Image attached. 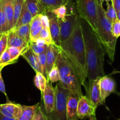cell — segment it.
<instances>
[{
	"label": "cell",
	"instance_id": "obj_29",
	"mask_svg": "<svg viewBox=\"0 0 120 120\" xmlns=\"http://www.w3.org/2000/svg\"><path fill=\"white\" fill-rule=\"evenodd\" d=\"M24 3L25 0H15L14 10V25H15L18 19V18L20 16V14H21Z\"/></svg>",
	"mask_w": 120,
	"mask_h": 120
},
{
	"label": "cell",
	"instance_id": "obj_9",
	"mask_svg": "<svg viewBox=\"0 0 120 120\" xmlns=\"http://www.w3.org/2000/svg\"><path fill=\"white\" fill-rule=\"evenodd\" d=\"M84 94L78 91L69 90L67 100V120H78V104L81 96Z\"/></svg>",
	"mask_w": 120,
	"mask_h": 120
},
{
	"label": "cell",
	"instance_id": "obj_27",
	"mask_svg": "<svg viewBox=\"0 0 120 120\" xmlns=\"http://www.w3.org/2000/svg\"><path fill=\"white\" fill-rule=\"evenodd\" d=\"M106 3H107V9L105 13V16L110 21V22L113 23L118 19L117 14H116V11L114 9V6L112 4L111 2V3L110 2H106Z\"/></svg>",
	"mask_w": 120,
	"mask_h": 120
},
{
	"label": "cell",
	"instance_id": "obj_15",
	"mask_svg": "<svg viewBox=\"0 0 120 120\" xmlns=\"http://www.w3.org/2000/svg\"><path fill=\"white\" fill-rule=\"evenodd\" d=\"M0 112L4 116L18 120L22 113V105L11 102L0 104Z\"/></svg>",
	"mask_w": 120,
	"mask_h": 120
},
{
	"label": "cell",
	"instance_id": "obj_14",
	"mask_svg": "<svg viewBox=\"0 0 120 120\" xmlns=\"http://www.w3.org/2000/svg\"><path fill=\"white\" fill-rule=\"evenodd\" d=\"M60 49L59 46L54 43L49 44L46 51V77L47 79L48 73L55 65Z\"/></svg>",
	"mask_w": 120,
	"mask_h": 120
},
{
	"label": "cell",
	"instance_id": "obj_38",
	"mask_svg": "<svg viewBox=\"0 0 120 120\" xmlns=\"http://www.w3.org/2000/svg\"><path fill=\"white\" fill-rule=\"evenodd\" d=\"M112 32L113 35L117 38L120 36V20L117 19L112 23Z\"/></svg>",
	"mask_w": 120,
	"mask_h": 120
},
{
	"label": "cell",
	"instance_id": "obj_45",
	"mask_svg": "<svg viewBox=\"0 0 120 120\" xmlns=\"http://www.w3.org/2000/svg\"><path fill=\"white\" fill-rule=\"evenodd\" d=\"M117 18H118V19L120 20V9L117 12Z\"/></svg>",
	"mask_w": 120,
	"mask_h": 120
},
{
	"label": "cell",
	"instance_id": "obj_8",
	"mask_svg": "<svg viewBox=\"0 0 120 120\" xmlns=\"http://www.w3.org/2000/svg\"><path fill=\"white\" fill-rule=\"evenodd\" d=\"M100 78L90 80H88L87 86L85 84L84 85L87 91L85 96L88 97L92 104L96 108L100 105H104L101 101L100 95Z\"/></svg>",
	"mask_w": 120,
	"mask_h": 120
},
{
	"label": "cell",
	"instance_id": "obj_49",
	"mask_svg": "<svg viewBox=\"0 0 120 120\" xmlns=\"http://www.w3.org/2000/svg\"><path fill=\"white\" fill-rule=\"evenodd\" d=\"M1 35H2V34H0V38H1Z\"/></svg>",
	"mask_w": 120,
	"mask_h": 120
},
{
	"label": "cell",
	"instance_id": "obj_41",
	"mask_svg": "<svg viewBox=\"0 0 120 120\" xmlns=\"http://www.w3.org/2000/svg\"><path fill=\"white\" fill-rule=\"evenodd\" d=\"M41 20L43 27H49V19L47 15H41Z\"/></svg>",
	"mask_w": 120,
	"mask_h": 120
},
{
	"label": "cell",
	"instance_id": "obj_28",
	"mask_svg": "<svg viewBox=\"0 0 120 120\" xmlns=\"http://www.w3.org/2000/svg\"><path fill=\"white\" fill-rule=\"evenodd\" d=\"M36 39H42L44 40L48 45L53 43L50 31H49V27H43L41 31H40V34H38V35L36 37V38L35 39V40Z\"/></svg>",
	"mask_w": 120,
	"mask_h": 120
},
{
	"label": "cell",
	"instance_id": "obj_1",
	"mask_svg": "<svg viewBox=\"0 0 120 120\" xmlns=\"http://www.w3.org/2000/svg\"><path fill=\"white\" fill-rule=\"evenodd\" d=\"M81 19L85 48L87 79L90 80L101 78L105 76L104 64L105 50L96 33L87 21L81 18Z\"/></svg>",
	"mask_w": 120,
	"mask_h": 120
},
{
	"label": "cell",
	"instance_id": "obj_43",
	"mask_svg": "<svg viewBox=\"0 0 120 120\" xmlns=\"http://www.w3.org/2000/svg\"><path fill=\"white\" fill-rule=\"evenodd\" d=\"M0 120H16L14 118H9V117H7V116H5L4 115H2V114L0 112Z\"/></svg>",
	"mask_w": 120,
	"mask_h": 120
},
{
	"label": "cell",
	"instance_id": "obj_31",
	"mask_svg": "<svg viewBox=\"0 0 120 120\" xmlns=\"http://www.w3.org/2000/svg\"><path fill=\"white\" fill-rule=\"evenodd\" d=\"M60 76L58 67L56 65L54 66L52 69L50 70L48 74L47 80L49 81L51 83H53L60 81Z\"/></svg>",
	"mask_w": 120,
	"mask_h": 120
},
{
	"label": "cell",
	"instance_id": "obj_26",
	"mask_svg": "<svg viewBox=\"0 0 120 120\" xmlns=\"http://www.w3.org/2000/svg\"><path fill=\"white\" fill-rule=\"evenodd\" d=\"M9 32L7 18L2 9L1 1L0 0V34H8Z\"/></svg>",
	"mask_w": 120,
	"mask_h": 120
},
{
	"label": "cell",
	"instance_id": "obj_3",
	"mask_svg": "<svg viewBox=\"0 0 120 120\" xmlns=\"http://www.w3.org/2000/svg\"><path fill=\"white\" fill-rule=\"evenodd\" d=\"M55 65L58 67L60 73V85L64 89L78 91L83 94L81 86L84 85L85 81L76 66L61 49Z\"/></svg>",
	"mask_w": 120,
	"mask_h": 120
},
{
	"label": "cell",
	"instance_id": "obj_48",
	"mask_svg": "<svg viewBox=\"0 0 120 120\" xmlns=\"http://www.w3.org/2000/svg\"><path fill=\"white\" fill-rule=\"evenodd\" d=\"M103 1H105L106 2H110L111 0H103Z\"/></svg>",
	"mask_w": 120,
	"mask_h": 120
},
{
	"label": "cell",
	"instance_id": "obj_47",
	"mask_svg": "<svg viewBox=\"0 0 120 120\" xmlns=\"http://www.w3.org/2000/svg\"><path fill=\"white\" fill-rule=\"evenodd\" d=\"M4 66H1L0 65V71H1V70H2V69H3L4 68Z\"/></svg>",
	"mask_w": 120,
	"mask_h": 120
},
{
	"label": "cell",
	"instance_id": "obj_7",
	"mask_svg": "<svg viewBox=\"0 0 120 120\" xmlns=\"http://www.w3.org/2000/svg\"><path fill=\"white\" fill-rule=\"evenodd\" d=\"M70 13H68L65 17L64 20L58 19L60 28V39L61 42L68 39L76 27L78 14L76 11V7L71 6L70 7Z\"/></svg>",
	"mask_w": 120,
	"mask_h": 120
},
{
	"label": "cell",
	"instance_id": "obj_39",
	"mask_svg": "<svg viewBox=\"0 0 120 120\" xmlns=\"http://www.w3.org/2000/svg\"><path fill=\"white\" fill-rule=\"evenodd\" d=\"M43 28V26L41 25L40 26L37 27L36 28L34 29V30H32V31H31V41H34V40H35V39L36 38L37 36L38 35V34H40V31L41 30V29Z\"/></svg>",
	"mask_w": 120,
	"mask_h": 120
},
{
	"label": "cell",
	"instance_id": "obj_19",
	"mask_svg": "<svg viewBox=\"0 0 120 120\" xmlns=\"http://www.w3.org/2000/svg\"><path fill=\"white\" fill-rule=\"evenodd\" d=\"M28 44L29 43L20 38L14 30L8 33V48L12 46L25 48L28 46Z\"/></svg>",
	"mask_w": 120,
	"mask_h": 120
},
{
	"label": "cell",
	"instance_id": "obj_18",
	"mask_svg": "<svg viewBox=\"0 0 120 120\" xmlns=\"http://www.w3.org/2000/svg\"><path fill=\"white\" fill-rule=\"evenodd\" d=\"M25 2L32 17L38 15H46L48 11L37 0H25Z\"/></svg>",
	"mask_w": 120,
	"mask_h": 120
},
{
	"label": "cell",
	"instance_id": "obj_46",
	"mask_svg": "<svg viewBox=\"0 0 120 120\" xmlns=\"http://www.w3.org/2000/svg\"><path fill=\"white\" fill-rule=\"evenodd\" d=\"M116 73L120 74V71H118V70H114V71L112 72V74H116Z\"/></svg>",
	"mask_w": 120,
	"mask_h": 120
},
{
	"label": "cell",
	"instance_id": "obj_30",
	"mask_svg": "<svg viewBox=\"0 0 120 120\" xmlns=\"http://www.w3.org/2000/svg\"><path fill=\"white\" fill-rule=\"evenodd\" d=\"M51 11L56 15L58 19H60L61 20H64L65 17L67 14V11H68L67 4L62 5L58 7H56V8L52 9Z\"/></svg>",
	"mask_w": 120,
	"mask_h": 120
},
{
	"label": "cell",
	"instance_id": "obj_20",
	"mask_svg": "<svg viewBox=\"0 0 120 120\" xmlns=\"http://www.w3.org/2000/svg\"><path fill=\"white\" fill-rule=\"evenodd\" d=\"M40 103L34 105H22V113L20 118L16 120H32L37 111Z\"/></svg>",
	"mask_w": 120,
	"mask_h": 120
},
{
	"label": "cell",
	"instance_id": "obj_44",
	"mask_svg": "<svg viewBox=\"0 0 120 120\" xmlns=\"http://www.w3.org/2000/svg\"><path fill=\"white\" fill-rule=\"evenodd\" d=\"M89 120H96V117H95V116H91V117L89 118Z\"/></svg>",
	"mask_w": 120,
	"mask_h": 120
},
{
	"label": "cell",
	"instance_id": "obj_36",
	"mask_svg": "<svg viewBox=\"0 0 120 120\" xmlns=\"http://www.w3.org/2000/svg\"><path fill=\"white\" fill-rule=\"evenodd\" d=\"M47 51V50H46ZM46 51L40 55H37L39 63L40 64L41 69H42L43 75L46 77ZM47 78V77H46Z\"/></svg>",
	"mask_w": 120,
	"mask_h": 120
},
{
	"label": "cell",
	"instance_id": "obj_32",
	"mask_svg": "<svg viewBox=\"0 0 120 120\" xmlns=\"http://www.w3.org/2000/svg\"><path fill=\"white\" fill-rule=\"evenodd\" d=\"M48 45H47L44 46H40L38 45L34 41H31L28 44V46L29 48L32 50L33 52L34 53L36 54V55H38L44 52L47 50V47H48Z\"/></svg>",
	"mask_w": 120,
	"mask_h": 120
},
{
	"label": "cell",
	"instance_id": "obj_22",
	"mask_svg": "<svg viewBox=\"0 0 120 120\" xmlns=\"http://www.w3.org/2000/svg\"><path fill=\"white\" fill-rule=\"evenodd\" d=\"M13 30L15 32L24 40L28 43H29L31 41V26L30 23L24 25L19 28L14 29Z\"/></svg>",
	"mask_w": 120,
	"mask_h": 120
},
{
	"label": "cell",
	"instance_id": "obj_50",
	"mask_svg": "<svg viewBox=\"0 0 120 120\" xmlns=\"http://www.w3.org/2000/svg\"><path fill=\"white\" fill-rule=\"evenodd\" d=\"M1 54H0V57H1Z\"/></svg>",
	"mask_w": 120,
	"mask_h": 120
},
{
	"label": "cell",
	"instance_id": "obj_11",
	"mask_svg": "<svg viewBox=\"0 0 120 120\" xmlns=\"http://www.w3.org/2000/svg\"><path fill=\"white\" fill-rule=\"evenodd\" d=\"M45 110L47 113L52 112L55 107V88L49 81L47 80L45 88L42 93Z\"/></svg>",
	"mask_w": 120,
	"mask_h": 120
},
{
	"label": "cell",
	"instance_id": "obj_23",
	"mask_svg": "<svg viewBox=\"0 0 120 120\" xmlns=\"http://www.w3.org/2000/svg\"><path fill=\"white\" fill-rule=\"evenodd\" d=\"M48 11H51L54 8L62 5H66L69 0H37Z\"/></svg>",
	"mask_w": 120,
	"mask_h": 120
},
{
	"label": "cell",
	"instance_id": "obj_40",
	"mask_svg": "<svg viewBox=\"0 0 120 120\" xmlns=\"http://www.w3.org/2000/svg\"><path fill=\"white\" fill-rule=\"evenodd\" d=\"M0 91L2 93L7 97V95L5 91V87L4 82L2 75H1V71H0Z\"/></svg>",
	"mask_w": 120,
	"mask_h": 120
},
{
	"label": "cell",
	"instance_id": "obj_21",
	"mask_svg": "<svg viewBox=\"0 0 120 120\" xmlns=\"http://www.w3.org/2000/svg\"><path fill=\"white\" fill-rule=\"evenodd\" d=\"M32 18V16L31 13L29 12V11H28L27 5H26L25 2L23 5V7H22L21 14H20V16L18 18V19L17 22H16V24L15 25L14 29H16V28H19V27L21 26L29 23L31 22Z\"/></svg>",
	"mask_w": 120,
	"mask_h": 120
},
{
	"label": "cell",
	"instance_id": "obj_25",
	"mask_svg": "<svg viewBox=\"0 0 120 120\" xmlns=\"http://www.w3.org/2000/svg\"><path fill=\"white\" fill-rule=\"evenodd\" d=\"M27 47L25 48H19V47H9L7 48L8 53L11 57V60L12 62H16L18 60V59L19 58L20 56H21V54L24 51L27 49Z\"/></svg>",
	"mask_w": 120,
	"mask_h": 120
},
{
	"label": "cell",
	"instance_id": "obj_37",
	"mask_svg": "<svg viewBox=\"0 0 120 120\" xmlns=\"http://www.w3.org/2000/svg\"><path fill=\"white\" fill-rule=\"evenodd\" d=\"M41 15H38L33 17L31 22H30L31 31L34 30V29L36 28L37 27L42 25V20H41Z\"/></svg>",
	"mask_w": 120,
	"mask_h": 120
},
{
	"label": "cell",
	"instance_id": "obj_10",
	"mask_svg": "<svg viewBox=\"0 0 120 120\" xmlns=\"http://www.w3.org/2000/svg\"><path fill=\"white\" fill-rule=\"evenodd\" d=\"M97 108L95 107L86 96H82L78 104L77 115L79 119L84 120L95 116Z\"/></svg>",
	"mask_w": 120,
	"mask_h": 120
},
{
	"label": "cell",
	"instance_id": "obj_2",
	"mask_svg": "<svg viewBox=\"0 0 120 120\" xmlns=\"http://www.w3.org/2000/svg\"><path fill=\"white\" fill-rule=\"evenodd\" d=\"M60 49L70 59L80 71L83 79L87 77L85 48L82 34L81 19L78 15L76 27L70 37L61 42Z\"/></svg>",
	"mask_w": 120,
	"mask_h": 120
},
{
	"label": "cell",
	"instance_id": "obj_24",
	"mask_svg": "<svg viewBox=\"0 0 120 120\" xmlns=\"http://www.w3.org/2000/svg\"><path fill=\"white\" fill-rule=\"evenodd\" d=\"M34 82L35 87L39 89L41 93H42L45 88L47 83V79L43 74L37 72L36 73V75L34 77Z\"/></svg>",
	"mask_w": 120,
	"mask_h": 120
},
{
	"label": "cell",
	"instance_id": "obj_34",
	"mask_svg": "<svg viewBox=\"0 0 120 120\" xmlns=\"http://www.w3.org/2000/svg\"><path fill=\"white\" fill-rule=\"evenodd\" d=\"M14 63L15 62H12L11 60L10 55H9V53L7 49L5 51L2 53L1 57H0V65L5 66L9 65V64H12Z\"/></svg>",
	"mask_w": 120,
	"mask_h": 120
},
{
	"label": "cell",
	"instance_id": "obj_4",
	"mask_svg": "<svg viewBox=\"0 0 120 120\" xmlns=\"http://www.w3.org/2000/svg\"><path fill=\"white\" fill-rule=\"evenodd\" d=\"M97 2V34L109 60L113 62L115 53L117 38L112 32V23L105 16V10L102 5L103 0H96Z\"/></svg>",
	"mask_w": 120,
	"mask_h": 120
},
{
	"label": "cell",
	"instance_id": "obj_13",
	"mask_svg": "<svg viewBox=\"0 0 120 120\" xmlns=\"http://www.w3.org/2000/svg\"><path fill=\"white\" fill-rule=\"evenodd\" d=\"M46 15L48 16L49 19V29L53 43H55L58 46H60L61 44V39L58 19L51 11H48Z\"/></svg>",
	"mask_w": 120,
	"mask_h": 120
},
{
	"label": "cell",
	"instance_id": "obj_6",
	"mask_svg": "<svg viewBox=\"0 0 120 120\" xmlns=\"http://www.w3.org/2000/svg\"><path fill=\"white\" fill-rule=\"evenodd\" d=\"M55 103L52 112L47 113L49 120H67V100L69 90L62 88L58 83L55 86Z\"/></svg>",
	"mask_w": 120,
	"mask_h": 120
},
{
	"label": "cell",
	"instance_id": "obj_12",
	"mask_svg": "<svg viewBox=\"0 0 120 120\" xmlns=\"http://www.w3.org/2000/svg\"><path fill=\"white\" fill-rule=\"evenodd\" d=\"M100 88L101 101L104 104L107 97L115 91L116 83L111 77L104 76L100 78Z\"/></svg>",
	"mask_w": 120,
	"mask_h": 120
},
{
	"label": "cell",
	"instance_id": "obj_5",
	"mask_svg": "<svg viewBox=\"0 0 120 120\" xmlns=\"http://www.w3.org/2000/svg\"><path fill=\"white\" fill-rule=\"evenodd\" d=\"M76 9L79 16L87 21L93 30L97 32L96 0H76Z\"/></svg>",
	"mask_w": 120,
	"mask_h": 120
},
{
	"label": "cell",
	"instance_id": "obj_42",
	"mask_svg": "<svg viewBox=\"0 0 120 120\" xmlns=\"http://www.w3.org/2000/svg\"><path fill=\"white\" fill-rule=\"evenodd\" d=\"M111 2L114 6V9H115L117 14V12L120 9V0H111Z\"/></svg>",
	"mask_w": 120,
	"mask_h": 120
},
{
	"label": "cell",
	"instance_id": "obj_51",
	"mask_svg": "<svg viewBox=\"0 0 120 120\" xmlns=\"http://www.w3.org/2000/svg\"><path fill=\"white\" fill-rule=\"evenodd\" d=\"M120 120V118H119V119H118V120Z\"/></svg>",
	"mask_w": 120,
	"mask_h": 120
},
{
	"label": "cell",
	"instance_id": "obj_35",
	"mask_svg": "<svg viewBox=\"0 0 120 120\" xmlns=\"http://www.w3.org/2000/svg\"><path fill=\"white\" fill-rule=\"evenodd\" d=\"M8 48V34H2L0 38V54L2 55L4 52Z\"/></svg>",
	"mask_w": 120,
	"mask_h": 120
},
{
	"label": "cell",
	"instance_id": "obj_33",
	"mask_svg": "<svg viewBox=\"0 0 120 120\" xmlns=\"http://www.w3.org/2000/svg\"><path fill=\"white\" fill-rule=\"evenodd\" d=\"M32 120H49L45 110H43L42 105H39L38 109Z\"/></svg>",
	"mask_w": 120,
	"mask_h": 120
},
{
	"label": "cell",
	"instance_id": "obj_17",
	"mask_svg": "<svg viewBox=\"0 0 120 120\" xmlns=\"http://www.w3.org/2000/svg\"><path fill=\"white\" fill-rule=\"evenodd\" d=\"M21 56L24 57L25 60L28 62V64L32 68L35 73L40 72L43 74L42 69L39 63L38 56L33 52L32 50L29 48V46L27 47V49L22 52V53L21 54Z\"/></svg>",
	"mask_w": 120,
	"mask_h": 120
},
{
	"label": "cell",
	"instance_id": "obj_16",
	"mask_svg": "<svg viewBox=\"0 0 120 120\" xmlns=\"http://www.w3.org/2000/svg\"><path fill=\"white\" fill-rule=\"evenodd\" d=\"M2 9L7 18L9 32L15 28L14 22V10L15 0H1Z\"/></svg>",
	"mask_w": 120,
	"mask_h": 120
}]
</instances>
